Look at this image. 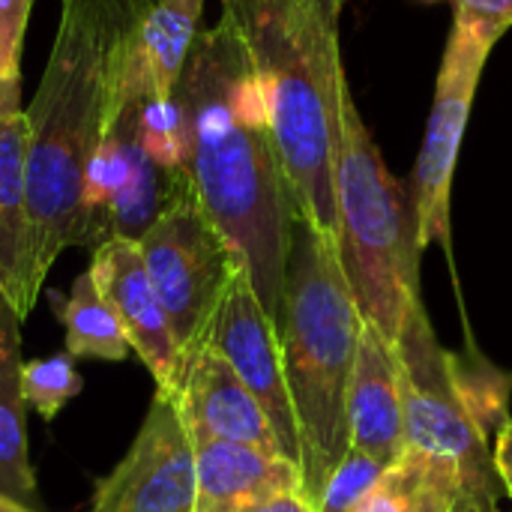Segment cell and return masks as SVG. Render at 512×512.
Wrapping results in <instances>:
<instances>
[{"label": "cell", "mask_w": 512, "mask_h": 512, "mask_svg": "<svg viewBox=\"0 0 512 512\" xmlns=\"http://www.w3.org/2000/svg\"><path fill=\"white\" fill-rule=\"evenodd\" d=\"M174 99L186 120L195 195L279 324L297 210L252 63L225 15L195 39Z\"/></svg>", "instance_id": "1"}, {"label": "cell", "mask_w": 512, "mask_h": 512, "mask_svg": "<svg viewBox=\"0 0 512 512\" xmlns=\"http://www.w3.org/2000/svg\"><path fill=\"white\" fill-rule=\"evenodd\" d=\"M159 0H60V21L30 123L27 213L42 285L69 246H84V177L129 96L147 84L138 42Z\"/></svg>", "instance_id": "2"}, {"label": "cell", "mask_w": 512, "mask_h": 512, "mask_svg": "<svg viewBox=\"0 0 512 512\" xmlns=\"http://www.w3.org/2000/svg\"><path fill=\"white\" fill-rule=\"evenodd\" d=\"M345 0H222L252 63L297 219L336 237Z\"/></svg>", "instance_id": "3"}, {"label": "cell", "mask_w": 512, "mask_h": 512, "mask_svg": "<svg viewBox=\"0 0 512 512\" xmlns=\"http://www.w3.org/2000/svg\"><path fill=\"white\" fill-rule=\"evenodd\" d=\"M360 309L348 285L336 237L294 222L279 339L300 438L303 495L318 510L321 495L351 450L348 390L360 342Z\"/></svg>", "instance_id": "4"}, {"label": "cell", "mask_w": 512, "mask_h": 512, "mask_svg": "<svg viewBox=\"0 0 512 512\" xmlns=\"http://www.w3.org/2000/svg\"><path fill=\"white\" fill-rule=\"evenodd\" d=\"M336 216L339 255L360 318L396 342L408 312L420 303L423 249L417 243L414 204L387 171L363 123L348 72L339 87Z\"/></svg>", "instance_id": "5"}, {"label": "cell", "mask_w": 512, "mask_h": 512, "mask_svg": "<svg viewBox=\"0 0 512 512\" xmlns=\"http://www.w3.org/2000/svg\"><path fill=\"white\" fill-rule=\"evenodd\" d=\"M405 402V447L456 465V512H498L501 477L495 441L507 426V387L492 366H474L438 345L423 300L396 339Z\"/></svg>", "instance_id": "6"}, {"label": "cell", "mask_w": 512, "mask_h": 512, "mask_svg": "<svg viewBox=\"0 0 512 512\" xmlns=\"http://www.w3.org/2000/svg\"><path fill=\"white\" fill-rule=\"evenodd\" d=\"M138 246L186 369V360L207 342L225 288L243 264L204 213L192 183L162 210Z\"/></svg>", "instance_id": "7"}, {"label": "cell", "mask_w": 512, "mask_h": 512, "mask_svg": "<svg viewBox=\"0 0 512 512\" xmlns=\"http://www.w3.org/2000/svg\"><path fill=\"white\" fill-rule=\"evenodd\" d=\"M489 54L492 48L486 42H480L471 30L453 24L435 81L426 138L414 165L411 204L420 249H426L429 243H441L450 252L453 174Z\"/></svg>", "instance_id": "8"}, {"label": "cell", "mask_w": 512, "mask_h": 512, "mask_svg": "<svg viewBox=\"0 0 512 512\" xmlns=\"http://www.w3.org/2000/svg\"><path fill=\"white\" fill-rule=\"evenodd\" d=\"M195 489V444L174 399L156 393L132 447L96 483L93 512H195Z\"/></svg>", "instance_id": "9"}, {"label": "cell", "mask_w": 512, "mask_h": 512, "mask_svg": "<svg viewBox=\"0 0 512 512\" xmlns=\"http://www.w3.org/2000/svg\"><path fill=\"white\" fill-rule=\"evenodd\" d=\"M207 342L231 363V369L258 399L279 438L282 453L297 465L300 438H297V420H294V405L285 378L279 324L261 306L243 267L231 276L225 288V297L207 330Z\"/></svg>", "instance_id": "10"}, {"label": "cell", "mask_w": 512, "mask_h": 512, "mask_svg": "<svg viewBox=\"0 0 512 512\" xmlns=\"http://www.w3.org/2000/svg\"><path fill=\"white\" fill-rule=\"evenodd\" d=\"M87 270L99 294L117 315L132 351L150 369L156 393L174 399L183 381V354L147 276L141 246L126 237H111L93 249Z\"/></svg>", "instance_id": "11"}, {"label": "cell", "mask_w": 512, "mask_h": 512, "mask_svg": "<svg viewBox=\"0 0 512 512\" xmlns=\"http://www.w3.org/2000/svg\"><path fill=\"white\" fill-rule=\"evenodd\" d=\"M174 405L192 444L225 441L285 456L264 408L210 342L186 360Z\"/></svg>", "instance_id": "12"}, {"label": "cell", "mask_w": 512, "mask_h": 512, "mask_svg": "<svg viewBox=\"0 0 512 512\" xmlns=\"http://www.w3.org/2000/svg\"><path fill=\"white\" fill-rule=\"evenodd\" d=\"M351 450L390 468L405 450V402L396 342L375 324H360L357 360L348 390Z\"/></svg>", "instance_id": "13"}, {"label": "cell", "mask_w": 512, "mask_h": 512, "mask_svg": "<svg viewBox=\"0 0 512 512\" xmlns=\"http://www.w3.org/2000/svg\"><path fill=\"white\" fill-rule=\"evenodd\" d=\"M30 123L21 114L0 120V297L24 321L42 285L33 273V240L27 213Z\"/></svg>", "instance_id": "14"}, {"label": "cell", "mask_w": 512, "mask_h": 512, "mask_svg": "<svg viewBox=\"0 0 512 512\" xmlns=\"http://www.w3.org/2000/svg\"><path fill=\"white\" fill-rule=\"evenodd\" d=\"M195 477V512H243L270 495L303 492L291 459L225 441L195 444Z\"/></svg>", "instance_id": "15"}, {"label": "cell", "mask_w": 512, "mask_h": 512, "mask_svg": "<svg viewBox=\"0 0 512 512\" xmlns=\"http://www.w3.org/2000/svg\"><path fill=\"white\" fill-rule=\"evenodd\" d=\"M21 318L0 297V498L36 504V474L27 450V402L21 390Z\"/></svg>", "instance_id": "16"}, {"label": "cell", "mask_w": 512, "mask_h": 512, "mask_svg": "<svg viewBox=\"0 0 512 512\" xmlns=\"http://www.w3.org/2000/svg\"><path fill=\"white\" fill-rule=\"evenodd\" d=\"M456 507V465L426 450L405 447L402 456L381 471L354 512H456Z\"/></svg>", "instance_id": "17"}, {"label": "cell", "mask_w": 512, "mask_h": 512, "mask_svg": "<svg viewBox=\"0 0 512 512\" xmlns=\"http://www.w3.org/2000/svg\"><path fill=\"white\" fill-rule=\"evenodd\" d=\"M201 12L204 0H159L147 15L138 42V63L156 96H174L195 39L201 36Z\"/></svg>", "instance_id": "18"}, {"label": "cell", "mask_w": 512, "mask_h": 512, "mask_svg": "<svg viewBox=\"0 0 512 512\" xmlns=\"http://www.w3.org/2000/svg\"><path fill=\"white\" fill-rule=\"evenodd\" d=\"M48 297H51V309H54L57 321L63 324V333H66V354L108 360V363H120L132 354V345H129L117 315L99 294L90 270H84L72 282L69 294H48Z\"/></svg>", "instance_id": "19"}, {"label": "cell", "mask_w": 512, "mask_h": 512, "mask_svg": "<svg viewBox=\"0 0 512 512\" xmlns=\"http://www.w3.org/2000/svg\"><path fill=\"white\" fill-rule=\"evenodd\" d=\"M138 138L147 156L168 174H189V135L180 102L156 96L150 87L138 93Z\"/></svg>", "instance_id": "20"}, {"label": "cell", "mask_w": 512, "mask_h": 512, "mask_svg": "<svg viewBox=\"0 0 512 512\" xmlns=\"http://www.w3.org/2000/svg\"><path fill=\"white\" fill-rule=\"evenodd\" d=\"M81 375L75 369V357L72 354H54L45 360H30L21 369V390H24V402L42 417V420H54L66 402H72L81 393Z\"/></svg>", "instance_id": "21"}, {"label": "cell", "mask_w": 512, "mask_h": 512, "mask_svg": "<svg viewBox=\"0 0 512 512\" xmlns=\"http://www.w3.org/2000/svg\"><path fill=\"white\" fill-rule=\"evenodd\" d=\"M453 24L495 48L512 27V0H453Z\"/></svg>", "instance_id": "22"}, {"label": "cell", "mask_w": 512, "mask_h": 512, "mask_svg": "<svg viewBox=\"0 0 512 512\" xmlns=\"http://www.w3.org/2000/svg\"><path fill=\"white\" fill-rule=\"evenodd\" d=\"M30 6L33 0H0V45L15 66H21V48H24L21 42L27 30Z\"/></svg>", "instance_id": "23"}, {"label": "cell", "mask_w": 512, "mask_h": 512, "mask_svg": "<svg viewBox=\"0 0 512 512\" xmlns=\"http://www.w3.org/2000/svg\"><path fill=\"white\" fill-rule=\"evenodd\" d=\"M21 114V69L6 57L0 45V120Z\"/></svg>", "instance_id": "24"}, {"label": "cell", "mask_w": 512, "mask_h": 512, "mask_svg": "<svg viewBox=\"0 0 512 512\" xmlns=\"http://www.w3.org/2000/svg\"><path fill=\"white\" fill-rule=\"evenodd\" d=\"M243 512H315V507L306 501V495L300 489L294 492H279V495H270L252 507H246Z\"/></svg>", "instance_id": "25"}, {"label": "cell", "mask_w": 512, "mask_h": 512, "mask_svg": "<svg viewBox=\"0 0 512 512\" xmlns=\"http://www.w3.org/2000/svg\"><path fill=\"white\" fill-rule=\"evenodd\" d=\"M495 468H498L504 492L512 498V420H507V426L501 429L495 441Z\"/></svg>", "instance_id": "26"}, {"label": "cell", "mask_w": 512, "mask_h": 512, "mask_svg": "<svg viewBox=\"0 0 512 512\" xmlns=\"http://www.w3.org/2000/svg\"><path fill=\"white\" fill-rule=\"evenodd\" d=\"M0 512H36V510L21 507V504H15V501H9V498H0Z\"/></svg>", "instance_id": "27"}]
</instances>
